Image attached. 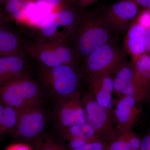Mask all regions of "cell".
<instances>
[{
    "label": "cell",
    "instance_id": "7402d4cb",
    "mask_svg": "<svg viewBox=\"0 0 150 150\" xmlns=\"http://www.w3.org/2000/svg\"><path fill=\"white\" fill-rule=\"evenodd\" d=\"M116 135H119L126 141L131 150H139L141 139L133 129L116 131Z\"/></svg>",
    "mask_w": 150,
    "mask_h": 150
},
{
    "label": "cell",
    "instance_id": "83f0119b",
    "mask_svg": "<svg viewBox=\"0 0 150 150\" xmlns=\"http://www.w3.org/2000/svg\"><path fill=\"white\" fill-rule=\"evenodd\" d=\"M6 150H32V149L25 144H17L11 145Z\"/></svg>",
    "mask_w": 150,
    "mask_h": 150
},
{
    "label": "cell",
    "instance_id": "8fae6325",
    "mask_svg": "<svg viewBox=\"0 0 150 150\" xmlns=\"http://www.w3.org/2000/svg\"><path fill=\"white\" fill-rule=\"evenodd\" d=\"M139 6L131 0H121L104 10L105 21L113 33L123 34L137 18Z\"/></svg>",
    "mask_w": 150,
    "mask_h": 150
},
{
    "label": "cell",
    "instance_id": "52a82bcc",
    "mask_svg": "<svg viewBox=\"0 0 150 150\" xmlns=\"http://www.w3.org/2000/svg\"><path fill=\"white\" fill-rule=\"evenodd\" d=\"M111 75L114 92L119 97H132L141 103L150 100V86L138 76L131 62H123Z\"/></svg>",
    "mask_w": 150,
    "mask_h": 150
},
{
    "label": "cell",
    "instance_id": "f546056e",
    "mask_svg": "<svg viewBox=\"0 0 150 150\" xmlns=\"http://www.w3.org/2000/svg\"><path fill=\"white\" fill-rule=\"evenodd\" d=\"M9 20H11L5 14H4L0 12V28L4 25L5 23H6Z\"/></svg>",
    "mask_w": 150,
    "mask_h": 150
},
{
    "label": "cell",
    "instance_id": "7c38bea8",
    "mask_svg": "<svg viewBox=\"0 0 150 150\" xmlns=\"http://www.w3.org/2000/svg\"><path fill=\"white\" fill-rule=\"evenodd\" d=\"M37 65L27 55L0 56V86L18 79L35 76Z\"/></svg>",
    "mask_w": 150,
    "mask_h": 150
},
{
    "label": "cell",
    "instance_id": "7a4b0ae2",
    "mask_svg": "<svg viewBox=\"0 0 150 150\" xmlns=\"http://www.w3.org/2000/svg\"><path fill=\"white\" fill-rule=\"evenodd\" d=\"M103 12L104 10H85L67 42L81 62L97 48L115 40L113 32L105 20Z\"/></svg>",
    "mask_w": 150,
    "mask_h": 150
},
{
    "label": "cell",
    "instance_id": "6da1fadb",
    "mask_svg": "<svg viewBox=\"0 0 150 150\" xmlns=\"http://www.w3.org/2000/svg\"><path fill=\"white\" fill-rule=\"evenodd\" d=\"M85 10L69 0L38 26L18 25L28 41L67 43Z\"/></svg>",
    "mask_w": 150,
    "mask_h": 150
},
{
    "label": "cell",
    "instance_id": "4316f807",
    "mask_svg": "<svg viewBox=\"0 0 150 150\" xmlns=\"http://www.w3.org/2000/svg\"><path fill=\"white\" fill-rule=\"evenodd\" d=\"M139 150H150V132L141 139Z\"/></svg>",
    "mask_w": 150,
    "mask_h": 150
},
{
    "label": "cell",
    "instance_id": "484cf974",
    "mask_svg": "<svg viewBox=\"0 0 150 150\" xmlns=\"http://www.w3.org/2000/svg\"><path fill=\"white\" fill-rule=\"evenodd\" d=\"M77 6L81 8H86L87 7L92 5L98 0H71Z\"/></svg>",
    "mask_w": 150,
    "mask_h": 150
},
{
    "label": "cell",
    "instance_id": "ba28073f",
    "mask_svg": "<svg viewBox=\"0 0 150 150\" xmlns=\"http://www.w3.org/2000/svg\"><path fill=\"white\" fill-rule=\"evenodd\" d=\"M86 123L103 141L109 144L116 138L113 111L101 106L89 92L81 90Z\"/></svg>",
    "mask_w": 150,
    "mask_h": 150
},
{
    "label": "cell",
    "instance_id": "2e32d148",
    "mask_svg": "<svg viewBox=\"0 0 150 150\" xmlns=\"http://www.w3.org/2000/svg\"><path fill=\"white\" fill-rule=\"evenodd\" d=\"M136 20L130 25L123 45L124 51L131 58L147 53V28Z\"/></svg>",
    "mask_w": 150,
    "mask_h": 150
},
{
    "label": "cell",
    "instance_id": "3957f363",
    "mask_svg": "<svg viewBox=\"0 0 150 150\" xmlns=\"http://www.w3.org/2000/svg\"><path fill=\"white\" fill-rule=\"evenodd\" d=\"M35 76L43 88L56 100L80 91L84 79L79 66L71 64L51 68L37 65Z\"/></svg>",
    "mask_w": 150,
    "mask_h": 150
},
{
    "label": "cell",
    "instance_id": "9c48e42d",
    "mask_svg": "<svg viewBox=\"0 0 150 150\" xmlns=\"http://www.w3.org/2000/svg\"><path fill=\"white\" fill-rule=\"evenodd\" d=\"M52 118L56 129L86 123L81 91L56 100Z\"/></svg>",
    "mask_w": 150,
    "mask_h": 150
},
{
    "label": "cell",
    "instance_id": "ffe728a7",
    "mask_svg": "<svg viewBox=\"0 0 150 150\" xmlns=\"http://www.w3.org/2000/svg\"><path fill=\"white\" fill-rule=\"evenodd\" d=\"M29 141L33 150H68L58 138L44 132Z\"/></svg>",
    "mask_w": 150,
    "mask_h": 150
},
{
    "label": "cell",
    "instance_id": "5bb4252c",
    "mask_svg": "<svg viewBox=\"0 0 150 150\" xmlns=\"http://www.w3.org/2000/svg\"><path fill=\"white\" fill-rule=\"evenodd\" d=\"M88 91L101 106L113 111V81L110 73H102L84 76Z\"/></svg>",
    "mask_w": 150,
    "mask_h": 150
},
{
    "label": "cell",
    "instance_id": "5b68a950",
    "mask_svg": "<svg viewBox=\"0 0 150 150\" xmlns=\"http://www.w3.org/2000/svg\"><path fill=\"white\" fill-rule=\"evenodd\" d=\"M23 52L37 65L51 68L64 64L79 66L80 59L67 43L35 42L25 39Z\"/></svg>",
    "mask_w": 150,
    "mask_h": 150
},
{
    "label": "cell",
    "instance_id": "8992f818",
    "mask_svg": "<svg viewBox=\"0 0 150 150\" xmlns=\"http://www.w3.org/2000/svg\"><path fill=\"white\" fill-rule=\"evenodd\" d=\"M126 53L114 41L97 48L81 62L79 68L84 76L110 73L126 62Z\"/></svg>",
    "mask_w": 150,
    "mask_h": 150
},
{
    "label": "cell",
    "instance_id": "ac0fdd59",
    "mask_svg": "<svg viewBox=\"0 0 150 150\" xmlns=\"http://www.w3.org/2000/svg\"><path fill=\"white\" fill-rule=\"evenodd\" d=\"M37 0H7L4 4L5 15L17 24L24 20L30 5Z\"/></svg>",
    "mask_w": 150,
    "mask_h": 150
},
{
    "label": "cell",
    "instance_id": "44dd1931",
    "mask_svg": "<svg viewBox=\"0 0 150 150\" xmlns=\"http://www.w3.org/2000/svg\"><path fill=\"white\" fill-rule=\"evenodd\" d=\"M131 63L138 76L150 86V55L146 53L131 58Z\"/></svg>",
    "mask_w": 150,
    "mask_h": 150
},
{
    "label": "cell",
    "instance_id": "cb8c5ba5",
    "mask_svg": "<svg viewBox=\"0 0 150 150\" xmlns=\"http://www.w3.org/2000/svg\"><path fill=\"white\" fill-rule=\"evenodd\" d=\"M108 144L103 141H97L86 144L73 150H109Z\"/></svg>",
    "mask_w": 150,
    "mask_h": 150
},
{
    "label": "cell",
    "instance_id": "603a6c76",
    "mask_svg": "<svg viewBox=\"0 0 150 150\" xmlns=\"http://www.w3.org/2000/svg\"><path fill=\"white\" fill-rule=\"evenodd\" d=\"M69 0H37L35 4L50 13H52Z\"/></svg>",
    "mask_w": 150,
    "mask_h": 150
},
{
    "label": "cell",
    "instance_id": "277c9868",
    "mask_svg": "<svg viewBox=\"0 0 150 150\" xmlns=\"http://www.w3.org/2000/svg\"><path fill=\"white\" fill-rule=\"evenodd\" d=\"M43 100V88L35 76H27L0 86V103L18 108L41 106Z\"/></svg>",
    "mask_w": 150,
    "mask_h": 150
},
{
    "label": "cell",
    "instance_id": "f1b7e54d",
    "mask_svg": "<svg viewBox=\"0 0 150 150\" xmlns=\"http://www.w3.org/2000/svg\"><path fill=\"white\" fill-rule=\"evenodd\" d=\"M145 10H150V0H131Z\"/></svg>",
    "mask_w": 150,
    "mask_h": 150
},
{
    "label": "cell",
    "instance_id": "1f68e13d",
    "mask_svg": "<svg viewBox=\"0 0 150 150\" xmlns=\"http://www.w3.org/2000/svg\"><path fill=\"white\" fill-rule=\"evenodd\" d=\"M6 1L7 0H0V5H4V4H5Z\"/></svg>",
    "mask_w": 150,
    "mask_h": 150
},
{
    "label": "cell",
    "instance_id": "30bf717a",
    "mask_svg": "<svg viewBox=\"0 0 150 150\" xmlns=\"http://www.w3.org/2000/svg\"><path fill=\"white\" fill-rule=\"evenodd\" d=\"M16 109L17 120L12 132L15 137L30 140L43 134L46 127L47 117L41 106H28Z\"/></svg>",
    "mask_w": 150,
    "mask_h": 150
},
{
    "label": "cell",
    "instance_id": "9a60e30c",
    "mask_svg": "<svg viewBox=\"0 0 150 150\" xmlns=\"http://www.w3.org/2000/svg\"><path fill=\"white\" fill-rule=\"evenodd\" d=\"M9 21L0 28V56L24 55L25 38L16 23L14 28L6 27Z\"/></svg>",
    "mask_w": 150,
    "mask_h": 150
},
{
    "label": "cell",
    "instance_id": "4fadbf2b",
    "mask_svg": "<svg viewBox=\"0 0 150 150\" xmlns=\"http://www.w3.org/2000/svg\"><path fill=\"white\" fill-rule=\"evenodd\" d=\"M140 103L132 97H119L112 112L116 131L132 129L142 113Z\"/></svg>",
    "mask_w": 150,
    "mask_h": 150
},
{
    "label": "cell",
    "instance_id": "d6986e66",
    "mask_svg": "<svg viewBox=\"0 0 150 150\" xmlns=\"http://www.w3.org/2000/svg\"><path fill=\"white\" fill-rule=\"evenodd\" d=\"M17 117L16 108L0 103V140L2 139L7 134L12 132Z\"/></svg>",
    "mask_w": 150,
    "mask_h": 150
},
{
    "label": "cell",
    "instance_id": "d4e9b609",
    "mask_svg": "<svg viewBox=\"0 0 150 150\" xmlns=\"http://www.w3.org/2000/svg\"><path fill=\"white\" fill-rule=\"evenodd\" d=\"M108 144L109 150H131L126 141L118 135H116L115 139Z\"/></svg>",
    "mask_w": 150,
    "mask_h": 150
},
{
    "label": "cell",
    "instance_id": "e0dca14e",
    "mask_svg": "<svg viewBox=\"0 0 150 150\" xmlns=\"http://www.w3.org/2000/svg\"><path fill=\"white\" fill-rule=\"evenodd\" d=\"M56 129L58 139L62 144L74 139H83L90 143L103 141L93 128L87 123Z\"/></svg>",
    "mask_w": 150,
    "mask_h": 150
},
{
    "label": "cell",
    "instance_id": "4dcf8cb0",
    "mask_svg": "<svg viewBox=\"0 0 150 150\" xmlns=\"http://www.w3.org/2000/svg\"><path fill=\"white\" fill-rule=\"evenodd\" d=\"M147 53L150 55V27L147 28Z\"/></svg>",
    "mask_w": 150,
    "mask_h": 150
}]
</instances>
